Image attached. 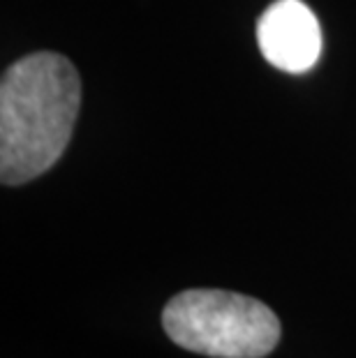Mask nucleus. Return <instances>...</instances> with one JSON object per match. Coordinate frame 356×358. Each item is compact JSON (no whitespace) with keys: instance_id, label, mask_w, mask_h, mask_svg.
<instances>
[{"instance_id":"nucleus-1","label":"nucleus","mask_w":356,"mask_h":358,"mask_svg":"<svg viewBox=\"0 0 356 358\" xmlns=\"http://www.w3.org/2000/svg\"><path fill=\"white\" fill-rule=\"evenodd\" d=\"M81 79L70 60L37 51L7 67L0 83V178L21 185L51 169L70 143Z\"/></svg>"},{"instance_id":"nucleus-3","label":"nucleus","mask_w":356,"mask_h":358,"mask_svg":"<svg viewBox=\"0 0 356 358\" xmlns=\"http://www.w3.org/2000/svg\"><path fill=\"white\" fill-rule=\"evenodd\" d=\"M257 42L264 58L283 72H308L322 53V28L313 10L301 0H278L257 24Z\"/></svg>"},{"instance_id":"nucleus-2","label":"nucleus","mask_w":356,"mask_h":358,"mask_svg":"<svg viewBox=\"0 0 356 358\" xmlns=\"http://www.w3.org/2000/svg\"><path fill=\"white\" fill-rule=\"evenodd\" d=\"M162 329L187 352L264 358L280 342V319L262 301L222 289H187L162 310Z\"/></svg>"}]
</instances>
